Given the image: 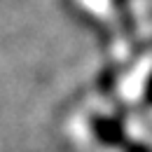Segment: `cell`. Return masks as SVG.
Instances as JSON below:
<instances>
[{"label":"cell","instance_id":"obj_1","mask_svg":"<svg viewBox=\"0 0 152 152\" xmlns=\"http://www.w3.org/2000/svg\"><path fill=\"white\" fill-rule=\"evenodd\" d=\"M89 126H91V133L94 138L105 145V148H117V145H124L126 138H124V126L119 119L115 117H108V115H94L89 119Z\"/></svg>","mask_w":152,"mask_h":152},{"label":"cell","instance_id":"obj_2","mask_svg":"<svg viewBox=\"0 0 152 152\" xmlns=\"http://www.w3.org/2000/svg\"><path fill=\"white\" fill-rule=\"evenodd\" d=\"M122 150H124V152H152V148H150V145H145V143L126 140V143L122 145Z\"/></svg>","mask_w":152,"mask_h":152},{"label":"cell","instance_id":"obj_3","mask_svg":"<svg viewBox=\"0 0 152 152\" xmlns=\"http://www.w3.org/2000/svg\"><path fill=\"white\" fill-rule=\"evenodd\" d=\"M143 101H145V103L152 108V73L148 75V80H145V87H143Z\"/></svg>","mask_w":152,"mask_h":152}]
</instances>
